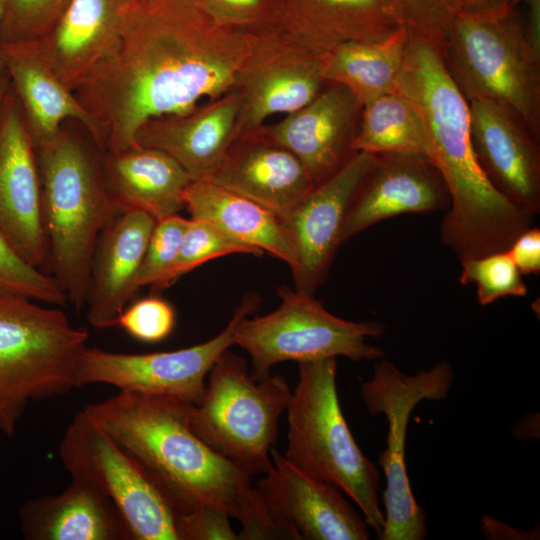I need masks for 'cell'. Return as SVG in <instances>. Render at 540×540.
<instances>
[{
    "instance_id": "obj_8",
    "label": "cell",
    "mask_w": 540,
    "mask_h": 540,
    "mask_svg": "<svg viewBox=\"0 0 540 540\" xmlns=\"http://www.w3.org/2000/svg\"><path fill=\"white\" fill-rule=\"evenodd\" d=\"M208 376L201 401L190 408L192 430L251 476L268 474L279 418L292 395L288 383L281 375L256 378L229 349Z\"/></svg>"
},
{
    "instance_id": "obj_2",
    "label": "cell",
    "mask_w": 540,
    "mask_h": 540,
    "mask_svg": "<svg viewBox=\"0 0 540 540\" xmlns=\"http://www.w3.org/2000/svg\"><path fill=\"white\" fill-rule=\"evenodd\" d=\"M191 405L119 391L83 410L141 464L174 515L209 506L241 523L239 539L299 540L252 485V476L192 430Z\"/></svg>"
},
{
    "instance_id": "obj_44",
    "label": "cell",
    "mask_w": 540,
    "mask_h": 540,
    "mask_svg": "<svg viewBox=\"0 0 540 540\" xmlns=\"http://www.w3.org/2000/svg\"><path fill=\"white\" fill-rule=\"evenodd\" d=\"M3 10H4V0H0V23L3 16ZM8 76L6 73V70L4 68V64L2 62L1 56H0V83H6L8 82Z\"/></svg>"
},
{
    "instance_id": "obj_15",
    "label": "cell",
    "mask_w": 540,
    "mask_h": 540,
    "mask_svg": "<svg viewBox=\"0 0 540 540\" xmlns=\"http://www.w3.org/2000/svg\"><path fill=\"white\" fill-rule=\"evenodd\" d=\"M375 154L357 152L337 173L317 185L282 225L295 256L294 289L314 295L326 280L342 242V230L354 192Z\"/></svg>"
},
{
    "instance_id": "obj_17",
    "label": "cell",
    "mask_w": 540,
    "mask_h": 540,
    "mask_svg": "<svg viewBox=\"0 0 540 540\" xmlns=\"http://www.w3.org/2000/svg\"><path fill=\"white\" fill-rule=\"evenodd\" d=\"M449 206L448 187L428 156L415 152L376 154L351 199L342 242L382 220L447 211Z\"/></svg>"
},
{
    "instance_id": "obj_42",
    "label": "cell",
    "mask_w": 540,
    "mask_h": 540,
    "mask_svg": "<svg viewBox=\"0 0 540 540\" xmlns=\"http://www.w3.org/2000/svg\"><path fill=\"white\" fill-rule=\"evenodd\" d=\"M525 0H456L459 10L467 12H497L516 9Z\"/></svg>"
},
{
    "instance_id": "obj_37",
    "label": "cell",
    "mask_w": 540,
    "mask_h": 540,
    "mask_svg": "<svg viewBox=\"0 0 540 540\" xmlns=\"http://www.w3.org/2000/svg\"><path fill=\"white\" fill-rule=\"evenodd\" d=\"M116 326L144 343L166 339L175 326V311L171 304L156 296L140 299L119 316Z\"/></svg>"
},
{
    "instance_id": "obj_10",
    "label": "cell",
    "mask_w": 540,
    "mask_h": 540,
    "mask_svg": "<svg viewBox=\"0 0 540 540\" xmlns=\"http://www.w3.org/2000/svg\"><path fill=\"white\" fill-rule=\"evenodd\" d=\"M453 380L454 369L446 360L407 375L382 357L376 360L372 377L361 385L367 412L384 415L388 423L386 447L378 460L386 478L380 540H423L427 536L425 512L414 497L406 468L407 428L416 406L424 400L445 399Z\"/></svg>"
},
{
    "instance_id": "obj_33",
    "label": "cell",
    "mask_w": 540,
    "mask_h": 540,
    "mask_svg": "<svg viewBox=\"0 0 540 540\" xmlns=\"http://www.w3.org/2000/svg\"><path fill=\"white\" fill-rule=\"evenodd\" d=\"M16 296L66 306L67 297L52 275L21 258L0 234V297Z\"/></svg>"
},
{
    "instance_id": "obj_12",
    "label": "cell",
    "mask_w": 540,
    "mask_h": 540,
    "mask_svg": "<svg viewBox=\"0 0 540 540\" xmlns=\"http://www.w3.org/2000/svg\"><path fill=\"white\" fill-rule=\"evenodd\" d=\"M259 303L256 294H248L219 334L188 348L127 354L86 346L77 363L75 388L108 384L119 391L166 396L197 405L213 364L234 345L238 323L254 312Z\"/></svg>"
},
{
    "instance_id": "obj_20",
    "label": "cell",
    "mask_w": 540,
    "mask_h": 540,
    "mask_svg": "<svg viewBox=\"0 0 540 540\" xmlns=\"http://www.w3.org/2000/svg\"><path fill=\"white\" fill-rule=\"evenodd\" d=\"M273 469L256 488L286 524L308 540H367L369 526L335 485L297 468L274 447Z\"/></svg>"
},
{
    "instance_id": "obj_35",
    "label": "cell",
    "mask_w": 540,
    "mask_h": 540,
    "mask_svg": "<svg viewBox=\"0 0 540 540\" xmlns=\"http://www.w3.org/2000/svg\"><path fill=\"white\" fill-rule=\"evenodd\" d=\"M187 222L179 214L156 221L137 276L138 290L147 285L163 289L177 259Z\"/></svg>"
},
{
    "instance_id": "obj_29",
    "label": "cell",
    "mask_w": 540,
    "mask_h": 540,
    "mask_svg": "<svg viewBox=\"0 0 540 540\" xmlns=\"http://www.w3.org/2000/svg\"><path fill=\"white\" fill-rule=\"evenodd\" d=\"M410 40L406 25L378 41L339 44L320 56L326 83L346 87L363 106L395 91Z\"/></svg>"
},
{
    "instance_id": "obj_24",
    "label": "cell",
    "mask_w": 540,
    "mask_h": 540,
    "mask_svg": "<svg viewBox=\"0 0 540 540\" xmlns=\"http://www.w3.org/2000/svg\"><path fill=\"white\" fill-rule=\"evenodd\" d=\"M136 0H69L53 28L31 43L73 92L116 38Z\"/></svg>"
},
{
    "instance_id": "obj_19",
    "label": "cell",
    "mask_w": 540,
    "mask_h": 540,
    "mask_svg": "<svg viewBox=\"0 0 540 540\" xmlns=\"http://www.w3.org/2000/svg\"><path fill=\"white\" fill-rule=\"evenodd\" d=\"M286 219L314 185L302 162L262 126L241 132L203 179Z\"/></svg>"
},
{
    "instance_id": "obj_31",
    "label": "cell",
    "mask_w": 540,
    "mask_h": 540,
    "mask_svg": "<svg viewBox=\"0 0 540 540\" xmlns=\"http://www.w3.org/2000/svg\"><path fill=\"white\" fill-rule=\"evenodd\" d=\"M235 253L254 256L264 254L205 220L188 219L177 259L163 283V289L196 267L212 259Z\"/></svg>"
},
{
    "instance_id": "obj_18",
    "label": "cell",
    "mask_w": 540,
    "mask_h": 540,
    "mask_svg": "<svg viewBox=\"0 0 540 540\" xmlns=\"http://www.w3.org/2000/svg\"><path fill=\"white\" fill-rule=\"evenodd\" d=\"M361 110L362 105L346 87L326 83L309 103L262 128L302 162L316 187L357 153L353 142Z\"/></svg>"
},
{
    "instance_id": "obj_40",
    "label": "cell",
    "mask_w": 540,
    "mask_h": 540,
    "mask_svg": "<svg viewBox=\"0 0 540 540\" xmlns=\"http://www.w3.org/2000/svg\"><path fill=\"white\" fill-rule=\"evenodd\" d=\"M522 275L540 272V229L530 227L523 231L507 250Z\"/></svg>"
},
{
    "instance_id": "obj_6",
    "label": "cell",
    "mask_w": 540,
    "mask_h": 540,
    "mask_svg": "<svg viewBox=\"0 0 540 540\" xmlns=\"http://www.w3.org/2000/svg\"><path fill=\"white\" fill-rule=\"evenodd\" d=\"M88 338L61 309L0 297V432L12 437L31 402L75 388Z\"/></svg>"
},
{
    "instance_id": "obj_13",
    "label": "cell",
    "mask_w": 540,
    "mask_h": 540,
    "mask_svg": "<svg viewBox=\"0 0 540 540\" xmlns=\"http://www.w3.org/2000/svg\"><path fill=\"white\" fill-rule=\"evenodd\" d=\"M325 85L319 55L278 27L256 33L233 87L239 133L264 125L274 114L300 109Z\"/></svg>"
},
{
    "instance_id": "obj_16",
    "label": "cell",
    "mask_w": 540,
    "mask_h": 540,
    "mask_svg": "<svg viewBox=\"0 0 540 540\" xmlns=\"http://www.w3.org/2000/svg\"><path fill=\"white\" fill-rule=\"evenodd\" d=\"M470 138L476 160L490 184L521 211L540 212L539 139L509 106L468 102Z\"/></svg>"
},
{
    "instance_id": "obj_22",
    "label": "cell",
    "mask_w": 540,
    "mask_h": 540,
    "mask_svg": "<svg viewBox=\"0 0 540 540\" xmlns=\"http://www.w3.org/2000/svg\"><path fill=\"white\" fill-rule=\"evenodd\" d=\"M156 220L141 211L120 212L100 233L85 302L95 329L116 326L138 291L136 280Z\"/></svg>"
},
{
    "instance_id": "obj_45",
    "label": "cell",
    "mask_w": 540,
    "mask_h": 540,
    "mask_svg": "<svg viewBox=\"0 0 540 540\" xmlns=\"http://www.w3.org/2000/svg\"><path fill=\"white\" fill-rule=\"evenodd\" d=\"M8 85H9V81L6 83H0V107H1V103L3 101Z\"/></svg>"
},
{
    "instance_id": "obj_1",
    "label": "cell",
    "mask_w": 540,
    "mask_h": 540,
    "mask_svg": "<svg viewBox=\"0 0 540 540\" xmlns=\"http://www.w3.org/2000/svg\"><path fill=\"white\" fill-rule=\"evenodd\" d=\"M256 33L217 24L198 0H136L74 91L101 153L138 147L148 120L188 112L234 87Z\"/></svg>"
},
{
    "instance_id": "obj_30",
    "label": "cell",
    "mask_w": 540,
    "mask_h": 540,
    "mask_svg": "<svg viewBox=\"0 0 540 540\" xmlns=\"http://www.w3.org/2000/svg\"><path fill=\"white\" fill-rule=\"evenodd\" d=\"M356 152H415L427 156L428 138L419 111L401 93L380 95L362 106L353 142Z\"/></svg>"
},
{
    "instance_id": "obj_26",
    "label": "cell",
    "mask_w": 540,
    "mask_h": 540,
    "mask_svg": "<svg viewBox=\"0 0 540 540\" xmlns=\"http://www.w3.org/2000/svg\"><path fill=\"white\" fill-rule=\"evenodd\" d=\"M101 166L108 192L120 212L141 211L158 221L185 208V191L191 179L166 153L140 146L101 153Z\"/></svg>"
},
{
    "instance_id": "obj_7",
    "label": "cell",
    "mask_w": 540,
    "mask_h": 540,
    "mask_svg": "<svg viewBox=\"0 0 540 540\" xmlns=\"http://www.w3.org/2000/svg\"><path fill=\"white\" fill-rule=\"evenodd\" d=\"M441 53L467 102L505 104L540 138V55L529 45L516 9L459 10Z\"/></svg>"
},
{
    "instance_id": "obj_25",
    "label": "cell",
    "mask_w": 540,
    "mask_h": 540,
    "mask_svg": "<svg viewBox=\"0 0 540 540\" xmlns=\"http://www.w3.org/2000/svg\"><path fill=\"white\" fill-rule=\"evenodd\" d=\"M61 493L43 495L19 509L21 534L28 540H131L112 501L86 481L71 478Z\"/></svg>"
},
{
    "instance_id": "obj_11",
    "label": "cell",
    "mask_w": 540,
    "mask_h": 540,
    "mask_svg": "<svg viewBox=\"0 0 540 540\" xmlns=\"http://www.w3.org/2000/svg\"><path fill=\"white\" fill-rule=\"evenodd\" d=\"M58 451L71 478L88 482L112 501L131 540H179L174 512L162 492L84 410L67 426Z\"/></svg>"
},
{
    "instance_id": "obj_3",
    "label": "cell",
    "mask_w": 540,
    "mask_h": 540,
    "mask_svg": "<svg viewBox=\"0 0 540 540\" xmlns=\"http://www.w3.org/2000/svg\"><path fill=\"white\" fill-rule=\"evenodd\" d=\"M395 91L419 111L428 138L427 156L449 190L450 206L439 229L442 244L460 263L507 251L535 216L515 207L490 184L473 151L467 100L440 49L411 30Z\"/></svg>"
},
{
    "instance_id": "obj_43",
    "label": "cell",
    "mask_w": 540,
    "mask_h": 540,
    "mask_svg": "<svg viewBox=\"0 0 540 540\" xmlns=\"http://www.w3.org/2000/svg\"><path fill=\"white\" fill-rule=\"evenodd\" d=\"M524 2L527 3L525 37L531 48L540 55V0H525Z\"/></svg>"
},
{
    "instance_id": "obj_28",
    "label": "cell",
    "mask_w": 540,
    "mask_h": 540,
    "mask_svg": "<svg viewBox=\"0 0 540 540\" xmlns=\"http://www.w3.org/2000/svg\"><path fill=\"white\" fill-rule=\"evenodd\" d=\"M185 208L193 219L205 220L234 239L295 264L291 244L281 220L258 203L206 180L191 181Z\"/></svg>"
},
{
    "instance_id": "obj_41",
    "label": "cell",
    "mask_w": 540,
    "mask_h": 540,
    "mask_svg": "<svg viewBox=\"0 0 540 540\" xmlns=\"http://www.w3.org/2000/svg\"><path fill=\"white\" fill-rule=\"evenodd\" d=\"M482 530L485 537L489 539H528L530 535L535 536V531L530 533L526 530H518L487 515L482 519Z\"/></svg>"
},
{
    "instance_id": "obj_21",
    "label": "cell",
    "mask_w": 540,
    "mask_h": 540,
    "mask_svg": "<svg viewBox=\"0 0 540 540\" xmlns=\"http://www.w3.org/2000/svg\"><path fill=\"white\" fill-rule=\"evenodd\" d=\"M238 108L239 97L232 88L188 112L146 121L135 135L136 144L169 155L191 181L203 180L239 134Z\"/></svg>"
},
{
    "instance_id": "obj_34",
    "label": "cell",
    "mask_w": 540,
    "mask_h": 540,
    "mask_svg": "<svg viewBox=\"0 0 540 540\" xmlns=\"http://www.w3.org/2000/svg\"><path fill=\"white\" fill-rule=\"evenodd\" d=\"M69 0H4L0 43H28L45 36Z\"/></svg>"
},
{
    "instance_id": "obj_39",
    "label": "cell",
    "mask_w": 540,
    "mask_h": 540,
    "mask_svg": "<svg viewBox=\"0 0 540 540\" xmlns=\"http://www.w3.org/2000/svg\"><path fill=\"white\" fill-rule=\"evenodd\" d=\"M179 540H237L230 517L213 507L201 506L175 514Z\"/></svg>"
},
{
    "instance_id": "obj_36",
    "label": "cell",
    "mask_w": 540,
    "mask_h": 540,
    "mask_svg": "<svg viewBox=\"0 0 540 540\" xmlns=\"http://www.w3.org/2000/svg\"><path fill=\"white\" fill-rule=\"evenodd\" d=\"M219 25L258 33L277 26L283 0H198Z\"/></svg>"
},
{
    "instance_id": "obj_27",
    "label": "cell",
    "mask_w": 540,
    "mask_h": 540,
    "mask_svg": "<svg viewBox=\"0 0 540 540\" xmlns=\"http://www.w3.org/2000/svg\"><path fill=\"white\" fill-rule=\"evenodd\" d=\"M0 56L34 148L54 137L65 119L79 121L94 143L92 117L31 43H0Z\"/></svg>"
},
{
    "instance_id": "obj_14",
    "label": "cell",
    "mask_w": 540,
    "mask_h": 540,
    "mask_svg": "<svg viewBox=\"0 0 540 540\" xmlns=\"http://www.w3.org/2000/svg\"><path fill=\"white\" fill-rule=\"evenodd\" d=\"M0 234L27 263H47L37 155L10 83L0 107Z\"/></svg>"
},
{
    "instance_id": "obj_38",
    "label": "cell",
    "mask_w": 540,
    "mask_h": 540,
    "mask_svg": "<svg viewBox=\"0 0 540 540\" xmlns=\"http://www.w3.org/2000/svg\"><path fill=\"white\" fill-rule=\"evenodd\" d=\"M405 25L443 49L453 20L459 11L456 0H394Z\"/></svg>"
},
{
    "instance_id": "obj_23",
    "label": "cell",
    "mask_w": 540,
    "mask_h": 540,
    "mask_svg": "<svg viewBox=\"0 0 540 540\" xmlns=\"http://www.w3.org/2000/svg\"><path fill=\"white\" fill-rule=\"evenodd\" d=\"M404 18L394 0H283L278 28L321 56L352 41H378Z\"/></svg>"
},
{
    "instance_id": "obj_32",
    "label": "cell",
    "mask_w": 540,
    "mask_h": 540,
    "mask_svg": "<svg viewBox=\"0 0 540 540\" xmlns=\"http://www.w3.org/2000/svg\"><path fill=\"white\" fill-rule=\"evenodd\" d=\"M459 281L475 284L477 301L489 305L505 297H525L522 274L507 251L472 258L461 263Z\"/></svg>"
},
{
    "instance_id": "obj_9",
    "label": "cell",
    "mask_w": 540,
    "mask_h": 540,
    "mask_svg": "<svg viewBox=\"0 0 540 540\" xmlns=\"http://www.w3.org/2000/svg\"><path fill=\"white\" fill-rule=\"evenodd\" d=\"M280 306L273 312L237 325L234 344L245 349L252 362V374L261 378L284 361H311L344 356L353 361L378 360L383 349L368 343L380 337L385 326L378 321L354 322L339 318L314 295L286 286L277 289Z\"/></svg>"
},
{
    "instance_id": "obj_5",
    "label": "cell",
    "mask_w": 540,
    "mask_h": 540,
    "mask_svg": "<svg viewBox=\"0 0 540 540\" xmlns=\"http://www.w3.org/2000/svg\"><path fill=\"white\" fill-rule=\"evenodd\" d=\"M299 380L287 407L288 444L283 455L305 473L331 483L360 508L377 538L384 526L380 474L357 445L343 415L335 357L299 362Z\"/></svg>"
},
{
    "instance_id": "obj_4",
    "label": "cell",
    "mask_w": 540,
    "mask_h": 540,
    "mask_svg": "<svg viewBox=\"0 0 540 540\" xmlns=\"http://www.w3.org/2000/svg\"><path fill=\"white\" fill-rule=\"evenodd\" d=\"M35 151L47 263L68 303L81 310L98 237L120 211L106 187L101 155L75 134L61 128Z\"/></svg>"
}]
</instances>
